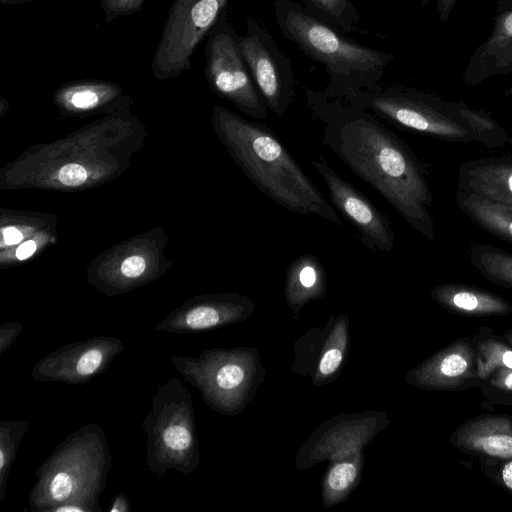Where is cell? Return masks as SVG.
Wrapping results in <instances>:
<instances>
[{"label": "cell", "instance_id": "obj_1", "mask_svg": "<svg viewBox=\"0 0 512 512\" xmlns=\"http://www.w3.org/2000/svg\"><path fill=\"white\" fill-rule=\"evenodd\" d=\"M305 97L322 124L323 143L413 229L433 241L427 170L411 147L368 110L308 88Z\"/></svg>", "mask_w": 512, "mask_h": 512}, {"label": "cell", "instance_id": "obj_2", "mask_svg": "<svg viewBox=\"0 0 512 512\" xmlns=\"http://www.w3.org/2000/svg\"><path fill=\"white\" fill-rule=\"evenodd\" d=\"M214 123L236 164L268 198L290 212L344 226L273 130L219 106L214 107Z\"/></svg>", "mask_w": 512, "mask_h": 512}, {"label": "cell", "instance_id": "obj_3", "mask_svg": "<svg viewBox=\"0 0 512 512\" xmlns=\"http://www.w3.org/2000/svg\"><path fill=\"white\" fill-rule=\"evenodd\" d=\"M112 466L102 427L87 423L63 439L37 468L28 494L32 512H101Z\"/></svg>", "mask_w": 512, "mask_h": 512}, {"label": "cell", "instance_id": "obj_4", "mask_svg": "<svg viewBox=\"0 0 512 512\" xmlns=\"http://www.w3.org/2000/svg\"><path fill=\"white\" fill-rule=\"evenodd\" d=\"M274 15L283 36L325 67L329 78L321 92L327 97L345 99L379 85L395 59L343 37L294 0H275Z\"/></svg>", "mask_w": 512, "mask_h": 512}, {"label": "cell", "instance_id": "obj_5", "mask_svg": "<svg viewBox=\"0 0 512 512\" xmlns=\"http://www.w3.org/2000/svg\"><path fill=\"white\" fill-rule=\"evenodd\" d=\"M192 400L178 376L158 386L152 397L142 421L147 436L145 463L159 478L170 470L189 475L200 463Z\"/></svg>", "mask_w": 512, "mask_h": 512}, {"label": "cell", "instance_id": "obj_6", "mask_svg": "<svg viewBox=\"0 0 512 512\" xmlns=\"http://www.w3.org/2000/svg\"><path fill=\"white\" fill-rule=\"evenodd\" d=\"M368 110L379 119L435 139L475 142L473 131L462 117L459 101L402 86L377 85L343 99Z\"/></svg>", "mask_w": 512, "mask_h": 512}, {"label": "cell", "instance_id": "obj_7", "mask_svg": "<svg viewBox=\"0 0 512 512\" xmlns=\"http://www.w3.org/2000/svg\"><path fill=\"white\" fill-rule=\"evenodd\" d=\"M205 73L211 88L247 116L262 120L268 108L248 70L239 36L223 11L208 32Z\"/></svg>", "mask_w": 512, "mask_h": 512}, {"label": "cell", "instance_id": "obj_8", "mask_svg": "<svg viewBox=\"0 0 512 512\" xmlns=\"http://www.w3.org/2000/svg\"><path fill=\"white\" fill-rule=\"evenodd\" d=\"M227 1L174 0L151 63L157 79L175 77L190 69L194 51Z\"/></svg>", "mask_w": 512, "mask_h": 512}, {"label": "cell", "instance_id": "obj_9", "mask_svg": "<svg viewBox=\"0 0 512 512\" xmlns=\"http://www.w3.org/2000/svg\"><path fill=\"white\" fill-rule=\"evenodd\" d=\"M246 23L239 37L242 56L268 110L282 117L295 99L292 63L261 23L252 17Z\"/></svg>", "mask_w": 512, "mask_h": 512}, {"label": "cell", "instance_id": "obj_10", "mask_svg": "<svg viewBox=\"0 0 512 512\" xmlns=\"http://www.w3.org/2000/svg\"><path fill=\"white\" fill-rule=\"evenodd\" d=\"M125 349L114 336H94L60 346L40 358L31 377L38 382L84 385L104 373Z\"/></svg>", "mask_w": 512, "mask_h": 512}, {"label": "cell", "instance_id": "obj_11", "mask_svg": "<svg viewBox=\"0 0 512 512\" xmlns=\"http://www.w3.org/2000/svg\"><path fill=\"white\" fill-rule=\"evenodd\" d=\"M169 360L212 409L219 413L234 409L236 394L246 378L244 367L234 351L211 349L196 356L172 355Z\"/></svg>", "mask_w": 512, "mask_h": 512}, {"label": "cell", "instance_id": "obj_12", "mask_svg": "<svg viewBox=\"0 0 512 512\" xmlns=\"http://www.w3.org/2000/svg\"><path fill=\"white\" fill-rule=\"evenodd\" d=\"M311 166L325 182L334 208L358 230L362 244L374 251L391 252L395 234L389 218L344 180L323 156L312 160Z\"/></svg>", "mask_w": 512, "mask_h": 512}, {"label": "cell", "instance_id": "obj_13", "mask_svg": "<svg viewBox=\"0 0 512 512\" xmlns=\"http://www.w3.org/2000/svg\"><path fill=\"white\" fill-rule=\"evenodd\" d=\"M251 306L248 298L238 294L197 297L169 313L155 330L171 334L208 331L239 319Z\"/></svg>", "mask_w": 512, "mask_h": 512}, {"label": "cell", "instance_id": "obj_14", "mask_svg": "<svg viewBox=\"0 0 512 512\" xmlns=\"http://www.w3.org/2000/svg\"><path fill=\"white\" fill-rule=\"evenodd\" d=\"M512 72V8L495 18L489 36L471 54L463 71L466 85L478 86L488 79Z\"/></svg>", "mask_w": 512, "mask_h": 512}, {"label": "cell", "instance_id": "obj_15", "mask_svg": "<svg viewBox=\"0 0 512 512\" xmlns=\"http://www.w3.org/2000/svg\"><path fill=\"white\" fill-rule=\"evenodd\" d=\"M457 188L512 207V156L499 155L463 162L458 170Z\"/></svg>", "mask_w": 512, "mask_h": 512}, {"label": "cell", "instance_id": "obj_16", "mask_svg": "<svg viewBox=\"0 0 512 512\" xmlns=\"http://www.w3.org/2000/svg\"><path fill=\"white\" fill-rule=\"evenodd\" d=\"M475 357L466 343H456L439 352L421 369V382L433 388H450L472 377Z\"/></svg>", "mask_w": 512, "mask_h": 512}, {"label": "cell", "instance_id": "obj_17", "mask_svg": "<svg viewBox=\"0 0 512 512\" xmlns=\"http://www.w3.org/2000/svg\"><path fill=\"white\" fill-rule=\"evenodd\" d=\"M432 297L443 307L467 315H502L512 311V305L498 295L461 284L435 287Z\"/></svg>", "mask_w": 512, "mask_h": 512}, {"label": "cell", "instance_id": "obj_18", "mask_svg": "<svg viewBox=\"0 0 512 512\" xmlns=\"http://www.w3.org/2000/svg\"><path fill=\"white\" fill-rule=\"evenodd\" d=\"M459 209L481 229L512 243V207L475 193L458 190Z\"/></svg>", "mask_w": 512, "mask_h": 512}, {"label": "cell", "instance_id": "obj_19", "mask_svg": "<svg viewBox=\"0 0 512 512\" xmlns=\"http://www.w3.org/2000/svg\"><path fill=\"white\" fill-rule=\"evenodd\" d=\"M326 289V271L313 254H303L287 267L285 292L293 306H300L312 298L323 297Z\"/></svg>", "mask_w": 512, "mask_h": 512}, {"label": "cell", "instance_id": "obj_20", "mask_svg": "<svg viewBox=\"0 0 512 512\" xmlns=\"http://www.w3.org/2000/svg\"><path fill=\"white\" fill-rule=\"evenodd\" d=\"M472 265L489 281L512 289V254L484 243L470 246Z\"/></svg>", "mask_w": 512, "mask_h": 512}, {"label": "cell", "instance_id": "obj_21", "mask_svg": "<svg viewBox=\"0 0 512 512\" xmlns=\"http://www.w3.org/2000/svg\"><path fill=\"white\" fill-rule=\"evenodd\" d=\"M29 427L30 422L25 420H2L0 422V501L5 498L11 467Z\"/></svg>", "mask_w": 512, "mask_h": 512}, {"label": "cell", "instance_id": "obj_22", "mask_svg": "<svg viewBox=\"0 0 512 512\" xmlns=\"http://www.w3.org/2000/svg\"><path fill=\"white\" fill-rule=\"evenodd\" d=\"M310 12L338 31L356 30L360 14L351 0H300Z\"/></svg>", "mask_w": 512, "mask_h": 512}, {"label": "cell", "instance_id": "obj_23", "mask_svg": "<svg viewBox=\"0 0 512 512\" xmlns=\"http://www.w3.org/2000/svg\"><path fill=\"white\" fill-rule=\"evenodd\" d=\"M459 109L473 131L475 142L487 148H498L510 141L505 129L483 110H477L459 101Z\"/></svg>", "mask_w": 512, "mask_h": 512}, {"label": "cell", "instance_id": "obj_24", "mask_svg": "<svg viewBox=\"0 0 512 512\" xmlns=\"http://www.w3.org/2000/svg\"><path fill=\"white\" fill-rule=\"evenodd\" d=\"M114 92L113 85L106 83H77L61 92V100L75 109L86 110L96 107Z\"/></svg>", "mask_w": 512, "mask_h": 512}, {"label": "cell", "instance_id": "obj_25", "mask_svg": "<svg viewBox=\"0 0 512 512\" xmlns=\"http://www.w3.org/2000/svg\"><path fill=\"white\" fill-rule=\"evenodd\" d=\"M469 442L472 448L485 454L501 458L512 457V432H499L482 428L473 432Z\"/></svg>", "mask_w": 512, "mask_h": 512}, {"label": "cell", "instance_id": "obj_26", "mask_svg": "<svg viewBox=\"0 0 512 512\" xmlns=\"http://www.w3.org/2000/svg\"><path fill=\"white\" fill-rule=\"evenodd\" d=\"M480 357L477 360V374L486 378L499 367L512 369V350L495 341L479 345Z\"/></svg>", "mask_w": 512, "mask_h": 512}, {"label": "cell", "instance_id": "obj_27", "mask_svg": "<svg viewBox=\"0 0 512 512\" xmlns=\"http://www.w3.org/2000/svg\"><path fill=\"white\" fill-rule=\"evenodd\" d=\"M147 0H100V7L108 23L120 16H126L142 9Z\"/></svg>", "mask_w": 512, "mask_h": 512}, {"label": "cell", "instance_id": "obj_28", "mask_svg": "<svg viewBox=\"0 0 512 512\" xmlns=\"http://www.w3.org/2000/svg\"><path fill=\"white\" fill-rule=\"evenodd\" d=\"M357 469L353 463L343 462L335 465L327 477L328 486L334 491L347 489L355 480Z\"/></svg>", "mask_w": 512, "mask_h": 512}, {"label": "cell", "instance_id": "obj_29", "mask_svg": "<svg viewBox=\"0 0 512 512\" xmlns=\"http://www.w3.org/2000/svg\"><path fill=\"white\" fill-rule=\"evenodd\" d=\"M59 181L69 187H75L83 184L87 179L86 169L79 164H67L58 172Z\"/></svg>", "mask_w": 512, "mask_h": 512}, {"label": "cell", "instance_id": "obj_30", "mask_svg": "<svg viewBox=\"0 0 512 512\" xmlns=\"http://www.w3.org/2000/svg\"><path fill=\"white\" fill-rule=\"evenodd\" d=\"M23 330L19 322H8L0 325V355H3L16 341Z\"/></svg>", "mask_w": 512, "mask_h": 512}, {"label": "cell", "instance_id": "obj_31", "mask_svg": "<svg viewBox=\"0 0 512 512\" xmlns=\"http://www.w3.org/2000/svg\"><path fill=\"white\" fill-rule=\"evenodd\" d=\"M145 269V259L139 255H133L126 258L120 266V272L126 279L139 278L145 272Z\"/></svg>", "mask_w": 512, "mask_h": 512}, {"label": "cell", "instance_id": "obj_32", "mask_svg": "<svg viewBox=\"0 0 512 512\" xmlns=\"http://www.w3.org/2000/svg\"><path fill=\"white\" fill-rule=\"evenodd\" d=\"M342 361V353L338 349L328 350L322 357L319 363V370L322 375L332 374L340 365Z\"/></svg>", "mask_w": 512, "mask_h": 512}, {"label": "cell", "instance_id": "obj_33", "mask_svg": "<svg viewBox=\"0 0 512 512\" xmlns=\"http://www.w3.org/2000/svg\"><path fill=\"white\" fill-rule=\"evenodd\" d=\"M491 382L496 387L512 391V369L506 367L497 368V372Z\"/></svg>", "mask_w": 512, "mask_h": 512}, {"label": "cell", "instance_id": "obj_34", "mask_svg": "<svg viewBox=\"0 0 512 512\" xmlns=\"http://www.w3.org/2000/svg\"><path fill=\"white\" fill-rule=\"evenodd\" d=\"M108 512H131V503L125 493L116 494L111 500Z\"/></svg>", "mask_w": 512, "mask_h": 512}, {"label": "cell", "instance_id": "obj_35", "mask_svg": "<svg viewBox=\"0 0 512 512\" xmlns=\"http://www.w3.org/2000/svg\"><path fill=\"white\" fill-rule=\"evenodd\" d=\"M458 0H438L437 11L441 21H445L449 18Z\"/></svg>", "mask_w": 512, "mask_h": 512}, {"label": "cell", "instance_id": "obj_36", "mask_svg": "<svg viewBox=\"0 0 512 512\" xmlns=\"http://www.w3.org/2000/svg\"><path fill=\"white\" fill-rule=\"evenodd\" d=\"M3 242L8 245L18 243L22 239V233L14 227L2 230Z\"/></svg>", "mask_w": 512, "mask_h": 512}, {"label": "cell", "instance_id": "obj_37", "mask_svg": "<svg viewBox=\"0 0 512 512\" xmlns=\"http://www.w3.org/2000/svg\"><path fill=\"white\" fill-rule=\"evenodd\" d=\"M36 250L34 241L29 240L21 244L16 250V256L19 260H25L30 257Z\"/></svg>", "mask_w": 512, "mask_h": 512}, {"label": "cell", "instance_id": "obj_38", "mask_svg": "<svg viewBox=\"0 0 512 512\" xmlns=\"http://www.w3.org/2000/svg\"><path fill=\"white\" fill-rule=\"evenodd\" d=\"M502 480L505 486L512 490V461L507 462L502 468Z\"/></svg>", "mask_w": 512, "mask_h": 512}, {"label": "cell", "instance_id": "obj_39", "mask_svg": "<svg viewBox=\"0 0 512 512\" xmlns=\"http://www.w3.org/2000/svg\"><path fill=\"white\" fill-rule=\"evenodd\" d=\"M505 95L507 97H512V85L507 88V90L505 91Z\"/></svg>", "mask_w": 512, "mask_h": 512}, {"label": "cell", "instance_id": "obj_40", "mask_svg": "<svg viewBox=\"0 0 512 512\" xmlns=\"http://www.w3.org/2000/svg\"><path fill=\"white\" fill-rule=\"evenodd\" d=\"M28 1H33V0H11L10 3L15 4V3H23V2H28Z\"/></svg>", "mask_w": 512, "mask_h": 512}, {"label": "cell", "instance_id": "obj_41", "mask_svg": "<svg viewBox=\"0 0 512 512\" xmlns=\"http://www.w3.org/2000/svg\"><path fill=\"white\" fill-rule=\"evenodd\" d=\"M422 5H426L429 0H418Z\"/></svg>", "mask_w": 512, "mask_h": 512}, {"label": "cell", "instance_id": "obj_42", "mask_svg": "<svg viewBox=\"0 0 512 512\" xmlns=\"http://www.w3.org/2000/svg\"><path fill=\"white\" fill-rule=\"evenodd\" d=\"M11 0H1L3 3H10Z\"/></svg>", "mask_w": 512, "mask_h": 512}, {"label": "cell", "instance_id": "obj_43", "mask_svg": "<svg viewBox=\"0 0 512 512\" xmlns=\"http://www.w3.org/2000/svg\"><path fill=\"white\" fill-rule=\"evenodd\" d=\"M508 338H509V340H510V341H511V343H512V334H510V335L508 336Z\"/></svg>", "mask_w": 512, "mask_h": 512}]
</instances>
